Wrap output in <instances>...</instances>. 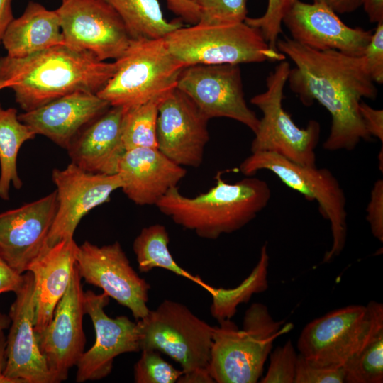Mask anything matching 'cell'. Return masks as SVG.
I'll return each instance as SVG.
<instances>
[{"label": "cell", "mask_w": 383, "mask_h": 383, "mask_svg": "<svg viewBox=\"0 0 383 383\" xmlns=\"http://www.w3.org/2000/svg\"><path fill=\"white\" fill-rule=\"evenodd\" d=\"M277 49L295 65L287 82L300 101L309 106L317 101L331 114V130L323 149L351 151L362 140H371L359 106L363 98L374 100L377 89L362 56L315 50L287 37L279 38Z\"/></svg>", "instance_id": "1"}, {"label": "cell", "mask_w": 383, "mask_h": 383, "mask_svg": "<svg viewBox=\"0 0 383 383\" xmlns=\"http://www.w3.org/2000/svg\"><path fill=\"white\" fill-rule=\"evenodd\" d=\"M115 69L114 62L65 44L24 57H0V81L9 84L24 112L77 91L97 94Z\"/></svg>", "instance_id": "2"}, {"label": "cell", "mask_w": 383, "mask_h": 383, "mask_svg": "<svg viewBox=\"0 0 383 383\" xmlns=\"http://www.w3.org/2000/svg\"><path fill=\"white\" fill-rule=\"evenodd\" d=\"M270 198V188L263 179L250 176L228 183L218 172L215 185L207 192L191 197L181 194L176 187L155 206L184 229L201 238L215 240L249 223L267 206Z\"/></svg>", "instance_id": "3"}, {"label": "cell", "mask_w": 383, "mask_h": 383, "mask_svg": "<svg viewBox=\"0 0 383 383\" xmlns=\"http://www.w3.org/2000/svg\"><path fill=\"white\" fill-rule=\"evenodd\" d=\"M214 326L209 372L217 383H255L274 340L290 331L291 323L276 321L263 304L254 303L245 311L240 330L231 320Z\"/></svg>", "instance_id": "4"}, {"label": "cell", "mask_w": 383, "mask_h": 383, "mask_svg": "<svg viewBox=\"0 0 383 383\" xmlns=\"http://www.w3.org/2000/svg\"><path fill=\"white\" fill-rule=\"evenodd\" d=\"M383 331V304L345 306L316 318L303 328L297 348L311 365L340 368Z\"/></svg>", "instance_id": "5"}, {"label": "cell", "mask_w": 383, "mask_h": 383, "mask_svg": "<svg viewBox=\"0 0 383 383\" xmlns=\"http://www.w3.org/2000/svg\"><path fill=\"white\" fill-rule=\"evenodd\" d=\"M165 45L184 66L281 62L286 56L270 48L258 29L245 21L226 25L196 23L168 33Z\"/></svg>", "instance_id": "6"}, {"label": "cell", "mask_w": 383, "mask_h": 383, "mask_svg": "<svg viewBox=\"0 0 383 383\" xmlns=\"http://www.w3.org/2000/svg\"><path fill=\"white\" fill-rule=\"evenodd\" d=\"M113 74L96 94L111 106L128 109L167 94L177 85L184 66L164 38L132 39L114 61Z\"/></svg>", "instance_id": "7"}, {"label": "cell", "mask_w": 383, "mask_h": 383, "mask_svg": "<svg viewBox=\"0 0 383 383\" xmlns=\"http://www.w3.org/2000/svg\"><path fill=\"white\" fill-rule=\"evenodd\" d=\"M136 323L140 351L167 355L180 365L183 374L209 372L214 326L187 306L165 299Z\"/></svg>", "instance_id": "8"}, {"label": "cell", "mask_w": 383, "mask_h": 383, "mask_svg": "<svg viewBox=\"0 0 383 383\" xmlns=\"http://www.w3.org/2000/svg\"><path fill=\"white\" fill-rule=\"evenodd\" d=\"M246 177L268 170L286 186L318 204L322 216L330 222L333 242L323 257L329 262L343 251L347 238L346 197L339 182L326 168L294 162L279 155L265 151L251 152L239 166Z\"/></svg>", "instance_id": "9"}, {"label": "cell", "mask_w": 383, "mask_h": 383, "mask_svg": "<svg viewBox=\"0 0 383 383\" xmlns=\"http://www.w3.org/2000/svg\"><path fill=\"white\" fill-rule=\"evenodd\" d=\"M290 69L287 61L279 62L266 79V90L250 99L262 112L250 150L274 152L294 162L314 166L320 123L311 120L305 128H299L282 106Z\"/></svg>", "instance_id": "10"}, {"label": "cell", "mask_w": 383, "mask_h": 383, "mask_svg": "<svg viewBox=\"0 0 383 383\" xmlns=\"http://www.w3.org/2000/svg\"><path fill=\"white\" fill-rule=\"evenodd\" d=\"M56 11L64 44L101 61L119 58L132 40L121 18L104 0H62Z\"/></svg>", "instance_id": "11"}, {"label": "cell", "mask_w": 383, "mask_h": 383, "mask_svg": "<svg viewBox=\"0 0 383 383\" xmlns=\"http://www.w3.org/2000/svg\"><path fill=\"white\" fill-rule=\"evenodd\" d=\"M177 87L209 118H228L255 133L260 118L245 101L239 65H194L183 68Z\"/></svg>", "instance_id": "12"}, {"label": "cell", "mask_w": 383, "mask_h": 383, "mask_svg": "<svg viewBox=\"0 0 383 383\" xmlns=\"http://www.w3.org/2000/svg\"><path fill=\"white\" fill-rule=\"evenodd\" d=\"M76 266L85 282L101 288L130 309L136 321L150 311L147 304L150 286L132 267L118 241L103 246L84 242L78 245Z\"/></svg>", "instance_id": "13"}, {"label": "cell", "mask_w": 383, "mask_h": 383, "mask_svg": "<svg viewBox=\"0 0 383 383\" xmlns=\"http://www.w3.org/2000/svg\"><path fill=\"white\" fill-rule=\"evenodd\" d=\"M84 293L82 277L75 264L68 287L50 323L43 331L36 333L54 383L67 379L70 370L77 365L84 352Z\"/></svg>", "instance_id": "14"}, {"label": "cell", "mask_w": 383, "mask_h": 383, "mask_svg": "<svg viewBox=\"0 0 383 383\" xmlns=\"http://www.w3.org/2000/svg\"><path fill=\"white\" fill-rule=\"evenodd\" d=\"M52 179L56 186L57 206L47 239L48 247L73 238L82 218L108 202L122 184L118 174L91 173L72 162L64 169H54Z\"/></svg>", "instance_id": "15"}, {"label": "cell", "mask_w": 383, "mask_h": 383, "mask_svg": "<svg viewBox=\"0 0 383 383\" xmlns=\"http://www.w3.org/2000/svg\"><path fill=\"white\" fill-rule=\"evenodd\" d=\"M209 121L194 101L176 87L159 104L158 150L180 166L199 167L209 141Z\"/></svg>", "instance_id": "16"}, {"label": "cell", "mask_w": 383, "mask_h": 383, "mask_svg": "<svg viewBox=\"0 0 383 383\" xmlns=\"http://www.w3.org/2000/svg\"><path fill=\"white\" fill-rule=\"evenodd\" d=\"M109 303V296L104 292L89 290L84 293L85 314L92 321L96 339L76 365L77 383L101 379L111 372L118 355L140 352L137 323L126 316L109 317L104 311Z\"/></svg>", "instance_id": "17"}, {"label": "cell", "mask_w": 383, "mask_h": 383, "mask_svg": "<svg viewBox=\"0 0 383 383\" xmlns=\"http://www.w3.org/2000/svg\"><path fill=\"white\" fill-rule=\"evenodd\" d=\"M15 294L9 313L4 374L16 383H54L34 329L35 279L31 272H24L23 284Z\"/></svg>", "instance_id": "18"}, {"label": "cell", "mask_w": 383, "mask_h": 383, "mask_svg": "<svg viewBox=\"0 0 383 383\" xmlns=\"http://www.w3.org/2000/svg\"><path fill=\"white\" fill-rule=\"evenodd\" d=\"M295 42L315 50H337L362 57L372 31L345 24L337 13L322 3L296 0L282 19Z\"/></svg>", "instance_id": "19"}, {"label": "cell", "mask_w": 383, "mask_h": 383, "mask_svg": "<svg viewBox=\"0 0 383 383\" xmlns=\"http://www.w3.org/2000/svg\"><path fill=\"white\" fill-rule=\"evenodd\" d=\"M57 206L56 191L34 201L0 213V257L18 272L47 247Z\"/></svg>", "instance_id": "20"}, {"label": "cell", "mask_w": 383, "mask_h": 383, "mask_svg": "<svg viewBox=\"0 0 383 383\" xmlns=\"http://www.w3.org/2000/svg\"><path fill=\"white\" fill-rule=\"evenodd\" d=\"M111 106L96 94L77 91L18 115L35 135L67 149L76 136Z\"/></svg>", "instance_id": "21"}, {"label": "cell", "mask_w": 383, "mask_h": 383, "mask_svg": "<svg viewBox=\"0 0 383 383\" xmlns=\"http://www.w3.org/2000/svg\"><path fill=\"white\" fill-rule=\"evenodd\" d=\"M117 174L123 192L134 204L155 205L185 177L187 170L158 148H138L126 150Z\"/></svg>", "instance_id": "22"}, {"label": "cell", "mask_w": 383, "mask_h": 383, "mask_svg": "<svg viewBox=\"0 0 383 383\" xmlns=\"http://www.w3.org/2000/svg\"><path fill=\"white\" fill-rule=\"evenodd\" d=\"M78 245L73 238L46 247L29 265L35 279V333L50 323L55 308L65 294L76 264Z\"/></svg>", "instance_id": "23"}, {"label": "cell", "mask_w": 383, "mask_h": 383, "mask_svg": "<svg viewBox=\"0 0 383 383\" xmlns=\"http://www.w3.org/2000/svg\"><path fill=\"white\" fill-rule=\"evenodd\" d=\"M123 112V107L110 106L84 128L67 149L71 162L91 173L117 174L126 151L122 140Z\"/></svg>", "instance_id": "24"}, {"label": "cell", "mask_w": 383, "mask_h": 383, "mask_svg": "<svg viewBox=\"0 0 383 383\" xmlns=\"http://www.w3.org/2000/svg\"><path fill=\"white\" fill-rule=\"evenodd\" d=\"M1 44L6 55L24 57L55 45L64 44L60 21L55 10L29 1L23 13L7 27Z\"/></svg>", "instance_id": "25"}, {"label": "cell", "mask_w": 383, "mask_h": 383, "mask_svg": "<svg viewBox=\"0 0 383 383\" xmlns=\"http://www.w3.org/2000/svg\"><path fill=\"white\" fill-rule=\"evenodd\" d=\"M18 118L15 108L4 109L0 102V198L9 199L12 184L20 189L23 182L17 171V157L22 145L35 137Z\"/></svg>", "instance_id": "26"}, {"label": "cell", "mask_w": 383, "mask_h": 383, "mask_svg": "<svg viewBox=\"0 0 383 383\" xmlns=\"http://www.w3.org/2000/svg\"><path fill=\"white\" fill-rule=\"evenodd\" d=\"M169 243L170 235L165 226L157 223L143 228L133 243L139 271L148 273L154 268H162L195 282L210 293L213 287L176 262L170 252Z\"/></svg>", "instance_id": "27"}, {"label": "cell", "mask_w": 383, "mask_h": 383, "mask_svg": "<svg viewBox=\"0 0 383 383\" xmlns=\"http://www.w3.org/2000/svg\"><path fill=\"white\" fill-rule=\"evenodd\" d=\"M119 15L132 39H158L182 26V20L168 21L158 0H104Z\"/></svg>", "instance_id": "28"}, {"label": "cell", "mask_w": 383, "mask_h": 383, "mask_svg": "<svg viewBox=\"0 0 383 383\" xmlns=\"http://www.w3.org/2000/svg\"><path fill=\"white\" fill-rule=\"evenodd\" d=\"M268 267L269 255L267 243H265L261 248L257 265L238 286L231 289L213 287L210 292L212 297L211 316L218 323L231 320L240 304L248 302L254 294L266 291L268 288Z\"/></svg>", "instance_id": "29"}, {"label": "cell", "mask_w": 383, "mask_h": 383, "mask_svg": "<svg viewBox=\"0 0 383 383\" xmlns=\"http://www.w3.org/2000/svg\"><path fill=\"white\" fill-rule=\"evenodd\" d=\"M165 95L124 109L122 140L126 150L138 148H157L158 108Z\"/></svg>", "instance_id": "30"}, {"label": "cell", "mask_w": 383, "mask_h": 383, "mask_svg": "<svg viewBox=\"0 0 383 383\" xmlns=\"http://www.w3.org/2000/svg\"><path fill=\"white\" fill-rule=\"evenodd\" d=\"M344 382H383V331L343 367Z\"/></svg>", "instance_id": "31"}, {"label": "cell", "mask_w": 383, "mask_h": 383, "mask_svg": "<svg viewBox=\"0 0 383 383\" xmlns=\"http://www.w3.org/2000/svg\"><path fill=\"white\" fill-rule=\"evenodd\" d=\"M140 359L134 365L133 377L136 383H174L182 375L162 357L155 350H143Z\"/></svg>", "instance_id": "32"}, {"label": "cell", "mask_w": 383, "mask_h": 383, "mask_svg": "<svg viewBox=\"0 0 383 383\" xmlns=\"http://www.w3.org/2000/svg\"><path fill=\"white\" fill-rule=\"evenodd\" d=\"M204 25H226L243 22L247 17V0H193Z\"/></svg>", "instance_id": "33"}, {"label": "cell", "mask_w": 383, "mask_h": 383, "mask_svg": "<svg viewBox=\"0 0 383 383\" xmlns=\"http://www.w3.org/2000/svg\"><path fill=\"white\" fill-rule=\"evenodd\" d=\"M296 0H267L264 14L257 18L246 17L245 23L259 30L270 48L276 50L282 33V19Z\"/></svg>", "instance_id": "34"}, {"label": "cell", "mask_w": 383, "mask_h": 383, "mask_svg": "<svg viewBox=\"0 0 383 383\" xmlns=\"http://www.w3.org/2000/svg\"><path fill=\"white\" fill-rule=\"evenodd\" d=\"M270 365L262 383H294L298 354L291 340L270 353Z\"/></svg>", "instance_id": "35"}, {"label": "cell", "mask_w": 383, "mask_h": 383, "mask_svg": "<svg viewBox=\"0 0 383 383\" xmlns=\"http://www.w3.org/2000/svg\"><path fill=\"white\" fill-rule=\"evenodd\" d=\"M344 370L311 365L301 355H297L294 383H343Z\"/></svg>", "instance_id": "36"}, {"label": "cell", "mask_w": 383, "mask_h": 383, "mask_svg": "<svg viewBox=\"0 0 383 383\" xmlns=\"http://www.w3.org/2000/svg\"><path fill=\"white\" fill-rule=\"evenodd\" d=\"M367 71L375 84L383 83V21L374 32L362 55Z\"/></svg>", "instance_id": "37"}, {"label": "cell", "mask_w": 383, "mask_h": 383, "mask_svg": "<svg viewBox=\"0 0 383 383\" xmlns=\"http://www.w3.org/2000/svg\"><path fill=\"white\" fill-rule=\"evenodd\" d=\"M366 218L371 232L381 243L383 242V180L375 182L371 190L370 198L366 209Z\"/></svg>", "instance_id": "38"}, {"label": "cell", "mask_w": 383, "mask_h": 383, "mask_svg": "<svg viewBox=\"0 0 383 383\" xmlns=\"http://www.w3.org/2000/svg\"><path fill=\"white\" fill-rule=\"evenodd\" d=\"M360 113L365 127L370 136L383 142V111L376 109L361 101L359 106Z\"/></svg>", "instance_id": "39"}, {"label": "cell", "mask_w": 383, "mask_h": 383, "mask_svg": "<svg viewBox=\"0 0 383 383\" xmlns=\"http://www.w3.org/2000/svg\"><path fill=\"white\" fill-rule=\"evenodd\" d=\"M168 9L179 17L180 20L194 25L199 23L200 14L193 0H165Z\"/></svg>", "instance_id": "40"}, {"label": "cell", "mask_w": 383, "mask_h": 383, "mask_svg": "<svg viewBox=\"0 0 383 383\" xmlns=\"http://www.w3.org/2000/svg\"><path fill=\"white\" fill-rule=\"evenodd\" d=\"M24 274H21L0 257V294L16 293L23 284Z\"/></svg>", "instance_id": "41"}, {"label": "cell", "mask_w": 383, "mask_h": 383, "mask_svg": "<svg viewBox=\"0 0 383 383\" xmlns=\"http://www.w3.org/2000/svg\"><path fill=\"white\" fill-rule=\"evenodd\" d=\"M330 7L336 13H348L357 10L361 6V0H312Z\"/></svg>", "instance_id": "42"}, {"label": "cell", "mask_w": 383, "mask_h": 383, "mask_svg": "<svg viewBox=\"0 0 383 383\" xmlns=\"http://www.w3.org/2000/svg\"><path fill=\"white\" fill-rule=\"evenodd\" d=\"M361 6L371 23L383 21V0H361Z\"/></svg>", "instance_id": "43"}, {"label": "cell", "mask_w": 383, "mask_h": 383, "mask_svg": "<svg viewBox=\"0 0 383 383\" xmlns=\"http://www.w3.org/2000/svg\"><path fill=\"white\" fill-rule=\"evenodd\" d=\"M11 2L12 0H0V44L7 27L14 18Z\"/></svg>", "instance_id": "44"}, {"label": "cell", "mask_w": 383, "mask_h": 383, "mask_svg": "<svg viewBox=\"0 0 383 383\" xmlns=\"http://www.w3.org/2000/svg\"><path fill=\"white\" fill-rule=\"evenodd\" d=\"M6 339L4 334L0 335V383H16L14 380L6 377L4 371L6 364Z\"/></svg>", "instance_id": "45"}, {"label": "cell", "mask_w": 383, "mask_h": 383, "mask_svg": "<svg viewBox=\"0 0 383 383\" xmlns=\"http://www.w3.org/2000/svg\"><path fill=\"white\" fill-rule=\"evenodd\" d=\"M11 319L9 315L0 313V335L4 334V331L9 328Z\"/></svg>", "instance_id": "46"}, {"label": "cell", "mask_w": 383, "mask_h": 383, "mask_svg": "<svg viewBox=\"0 0 383 383\" xmlns=\"http://www.w3.org/2000/svg\"><path fill=\"white\" fill-rule=\"evenodd\" d=\"M383 152H382V147L381 148V150L379 151L378 159H379V169L382 172L383 171Z\"/></svg>", "instance_id": "47"}, {"label": "cell", "mask_w": 383, "mask_h": 383, "mask_svg": "<svg viewBox=\"0 0 383 383\" xmlns=\"http://www.w3.org/2000/svg\"><path fill=\"white\" fill-rule=\"evenodd\" d=\"M9 84L6 82H4V81H0V90L1 89H6V88H9Z\"/></svg>", "instance_id": "48"}]
</instances>
